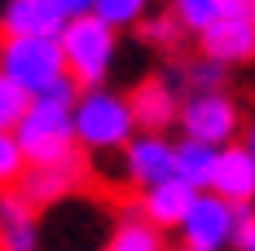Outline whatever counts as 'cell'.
Masks as SVG:
<instances>
[{
    "mask_svg": "<svg viewBox=\"0 0 255 251\" xmlns=\"http://www.w3.org/2000/svg\"><path fill=\"white\" fill-rule=\"evenodd\" d=\"M88 181H93V163H88L84 150H75L66 159H53V163H26L18 194L35 212H44V207H57V203L75 199L79 190H88Z\"/></svg>",
    "mask_w": 255,
    "mask_h": 251,
    "instance_id": "obj_6",
    "label": "cell"
},
{
    "mask_svg": "<svg viewBox=\"0 0 255 251\" xmlns=\"http://www.w3.org/2000/svg\"><path fill=\"white\" fill-rule=\"evenodd\" d=\"M154 0H97V18L102 22H110L115 31H124V26H141L145 22V13H150Z\"/></svg>",
    "mask_w": 255,
    "mask_h": 251,
    "instance_id": "obj_21",
    "label": "cell"
},
{
    "mask_svg": "<svg viewBox=\"0 0 255 251\" xmlns=\"http://www.w3.org/2000/svg\"><path fill=\"white\" fill-rule=\"evenodd\" d=\"M242 146H247V154L255 159V115L247 119V128H242Z\"/></svg>",
    "mask_w": 255,
    "mask_h": 251,
    "instance_id": "obj_25",
    "label": "cell"
},
{
    "mask_svg": "<svg viewBox=\"0 0 255 251\" xmlns=\"http://www.w3.org/2000/svg\"><path fill=\"white\" fill-rule=\"evenodd\" d=\"M198 53L225 62L229 71L255 62V0H229L220 22L198 35Z\"/></svg>",
    "mask_w": 255,
    "mask_h": 251,
    "instance_id": "obj_7",
    "label": "cell"
},
{
    "mask_svg": "<svg viewBox=\"0 0 255 251\" xmlns=\"http://www.w3.org/2000/svg\"><path fill=\"white\" fill-rule=\"evenodd\" d=\"M0 75L22 84L31 97L66 79L62 35H0Z\"/></svg>",
    "mask_w": 255,
    "mask_h": 251,
    "instance_id": "obj_4",
    "label": "cell"
},
{
    "mask_svg": "<svg viewBox=\"0 0 255 251\" xmlns=\"http://www.w3.org/2000/svg\"><path fill=\"white\" fill-rule=\"evenodd\" d=\"M106 251H167V238L141 212H124L110 229V238H106Z\"/></svg>",
    "mask_w": 255,
    "mask_h": 251,
    "instance_id": "obj_16",
    "label": "cell"
},
{
    "mask_svg": "<svg viewBox=\"0 0 255 251\" xmlns=\"http://www.w3.org/2000/svg\"><path fill=\"white\" fill-rule=\"evenodd\" d=\"M216 154H220V146L180 137L176 141V176L185 185H194V190H207L211 185V168H216Z\"/></svg>",
    "mask_w": 255,
    "mask_h": 251,
    "instance_id": "obj_17",
    "label": "cell"
},
{
    "mask_svg": "<svg viewBox=\"0 0 255 251\" xmlns=\"http://www.w3.org/2000/svg\"><path fill=\"white\" fill-rule=\"evenodd\" d=\"M176 251H194V247H185V243H180V247H176Z\"/></svg>",
    "mask_w": 255,
    "mask_h": 251,
    "instance_id": "obj_26",
    "label": "cell"
},
{
    "mask_svg": "<svg viewBox=\"0 0 255 251\" xmlns=\"http://www.w3.org/2000/svg\"><path fill=\"white\" fill-rule=\"evenodd\" d=\"M167 75L176 79V88L189 97V93H220V88H229V66L225 62H216V57H176V66L167 71Z\"/></svg>",
    "mask_w": 255,
    "mask_h": 251,
    "instance_id": "obj_15",
    "label": "cell"
},
{
    "mask_svg": "<svg viewBox=\"0 0 255 251\" xmlns=\"http://www.w3.org/2000/svg\"><path fill=\"white\" fill-rule=\"evenodd\" d=\"M71 22L57 0H4L0 4V35H62Z\"/></svg>",
    "mask_w": 255,
    "mask_h": 251,
    "instance_id": "obj_12",
    "label": "cell"
},
{
    "mask_svg": "<svg viewBox=\"0 0 255 251\" xmlns=\"http://www.w3.org/2000/svg\"><path fill=\"white\" fill-rule=\"evenodd\" d=\"M62 53H66V75L79 88H102L110 84L115 62H119V31L102 22L97 13L71 18L62 26Z\"/></svg>",
    "mask_w": 255,
    "mask_h": 251,
    "instance_id": "obj_3",
    "label": "cell"
},
{
    "mask_svg": "<svg viewBox=\"0 0 255 251\" xmlns=\"http://www.w3.org/2000/svg\"><path fill=\"white\" fill-rule=\"evenodd\" d=\"M207 190H211V194H220V199H229L233 207L255 203V159L247 154L242 141L220 146L216 168H211V185H207Z\"/></svg>",
    "mask_w": 255,
    "mask_h": 251,
    "instance_id": "obj_11",
    "label": "cell"
},
{
    "mask_svg": "<svg viewBox=\"0 0 255 251\" xmlns=\"http://www.w3.org/2000/svg\"><path fill=\"white\" fill-rule=\"evenodd\" d=\"M233 216H238V207L229 199H220L211 190H198L176 234H180V243L194 251H229L233 247Z\"/></svg>",
    "mask_w": 255,
    "mask_h": 251,
    "instance_id": "obj_8",
    "label": "cell"
},
{
    "mask_svg": "<svg viewBox=\"0 0 255 251\" xmlns=\"http://www.w3.org/2000/svg\"><path fill=\"white\" fill-rule=\"evenodd\" d=\"M31 93H26L22 84H13L9 75H0V132H18V124L26 119V110H31Z\"/></svg>",
    "mask_w": 255,
    "mask_h": 251,
    "instance_id": "obj_20",
    "label": "cell"
},
{
    "mask_svg": "<svg viewBox=\"0 0 255 251\" xmlns=\"http://www.w3.org/2000/svg\"><path fill=\"white\" fill-rule=\"evenodd\" d=\"M194 185H185L180 176H172V181H163V185H150V190H141V199H136V212L150 221V225H158L163 234L167 229H180V221H185V212H189V203H194Z\"/></svg>",
    "mask_w": 255,
    "mask_h": 251,
    "instance_id": "obj_13",
    "label": "cell"
},
{
    "mask_svg": "<svg viewBox=\"0 0 255 251\" xmlns=\"http://www.w3.org/2000/svg\"><path fill=\"white\" fill-rule=\"evenodd\" d=\"M251 251H255V247H251Z\"/></svg>",
    "mask_w": 255,
    "mask_h": 251,
    "instance_id": "obj_27",
    "label": "cell"
},
{
    "mask_svg": "<svg viewBox=\"0 0 255 251\" xmlns=\"http://www.w3.org/2000/svg\"><path fill=\"white\" fill-rule=\"evenodd\" d=\"M136 35H141V44L154 53H167V57H176L185 49V40H189V31L176 22V13L172 9H163V13H145V22L136 26Z\"/></svg>",
    "mask_w": 255,
    "mask_h": 251,
    "instance_id": "obj_18",
    "label": "cell"
},
{
    "mask_svg": "<svg viewBox=\"0 0 255 251\" xmlns=\"http://www.w3.org/2000/svg\"><path fill=\"white\" fill-rule=\"evenodd\" d=\"M22 172H26V150L18 141V132H0V194L18 190Z\"/></svg>",
    "mask_w": 255,
    "mask_h": 251,
    "instance_id": "obj_22",
    "label": "cell"
},
{
    "mask_svg": "<svg viewBox=\"0 0 255 251\" xmlns=\"http://www.w3.org/2000/svg\"><path fill=\"white\" fill-rule=\"evenodd\" d=\"M233 247L238 251L255 247V203H242L238 216H233Z\"/></svg>",
    "mask_w": 255,
    "mask_h": 251,
    "instance_id": "obj_23",
    "label": "cell"
},
{
    "mask_svg": "<svg viewBox=\"0 0 255 251\" xmlns=\"http://www.w3.org/2000/svg\"><path fill=\"white\" fill-rule=\"evenodd\" d=\"M128 101H132V115H136V128L141 132H167V128L180 124V106H185V93L176 88V79L167 71L158 75H145L128 88Z\"/></svg>",
    "mask_w": 255,
    "mask_h": 251,
    "instance_id": "obj_10",
    "label": "cell"
},
{
    "mask_svg": "<svg viewBox=\"0 0 255 251\" xmlns=\"http://www.w3.org/2000/svg\"><path fill=\"white\" fill-rule=\"evenodd\" d=\"M0 251H40V212L18 194H0Z\"/></svg>",
    "mask_w": 255,
    "mask_h": 251,
    "instance_id": "obj_14",
    "label": "cell"
},
{
    "mask_svg": "<svg viewBox=\"0 0 255 251\" xmlns=\"http://www.w3.org/2000/svg\"><path fill=\"white\" fill-rule=\"evenodd\" d=\"M225 4H229V0H167V9H172L176 22L189 31V40H198L203 31H211V26L220 22Z\"/></svg>",
    "mask_w": 255,
    "mask_h": 251,
    "instance_id": "obj_19",
    "label": "cell"
},
{
    "mask_svg": "<svg viewBox=\"0 0 255 251\" xmlns=\"http://www.w3.org/2000/svg\"><path fill=\"white\" fill-rule=\"evenodd\" d=\"M57 4H62V13H66V18H84V13H93V9H97V0H57Z\"/></svg>",
    "mask_w": 255,
    "mask_h": 251,
    "instance_id": "obj_24",
    "label": "cell"
},
{
    "mask_svg": "<svg viewBox=\"0 0 255 251\" xmlns=\"http://www.w3.org/2000/svg\"><path fill=\"white\" fill-rule=\"evenodd\" d=\"M176 128L185 137H194V141H207V146H233V141H242L247 110H242V101L233 97L229 88H220V93H189L185 106H180Z\"/></svg>",
    "mask_w": 255,
    "mask_h": 251,
    "instance_id": "obj_5",
    "label": "cell"
},
{
    "mask_svg": "<svg viewBox=\"0 0 255 251\" xmlns=\"http://www.w3.org/2000/svg\"><path fill=\"white\" fill-rule=\"evenodd\" d=\"M124 181L136 190H150L176 176V141H167V132H136L119 154Z\"/></svg>",
    "mask_w": 255,
    "mask_h": 251,
    "instance_id": "obj_9",
    "label": "cell"
},
{
    "mask_svg": "<svg viewBox=\"0 0 255 251\" xmlns=\"http://www.w3.org/2000/svg\"><path fill=\"white\" fill-rule=\"evenodd\" d=\"M136 132L141 128H136L128 93L102 84V88H84L75 97V141L88 159H97V154H124V146Z\"/></svg>",
    "mask_w": 255,
    "mask_h": 251,
    "instance_id": "obj_2",
    "label": "cell"
},
{
    "mask_svg": "<svg viewBox=\"0 0 255 251\" xmlns=\"http://www.w3.org/2000/svg\"><path fill=\"white\" fill-rule=\"evenodd\" d=\"M84 93L75 79L66 75L62 84H53L49 93L31 101L26 119L18 124V141L26 150V163H53L79 150L75 141V97Z\"/></svg>",
    "mask_w": 255,
    "mask_h": 251,
    "instance_id": "obj_1",
    "label": "cell"
}]
</instances>
